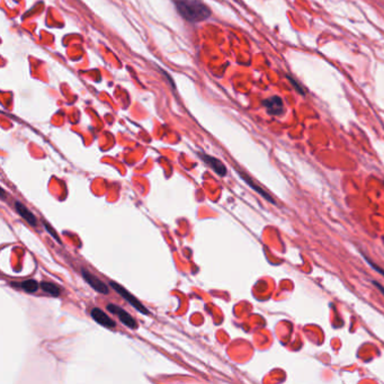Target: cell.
<instances>
[{
  "label": "cell",
  "mask_w": 384,
  "mask_h": 384,
  "mask_svg": "<svg viewBox=\"0 0 384 384\" xmlns=\"http://www.w3.org/2000/svg\"><path fill=\"white\" fill-rule=\"evenodd\" d=\"M199 154L202 158V160H203L206 165H209L210 167L213 169L214 173H216V175H219L220 177H225V176L227 175V167L225 166V164L221 162V160L212 157V155L202 153V152Z\"/></svg>",
  "instance_id": "cell-6"
},
{
  "label": "cell",
  "mask_w": 384,
  "mask_h": 384,
  "mask_svg": "<svg viewBox=\"0 0 384 384\" xmlns=\"http://www.w3.org/2000/svg\"><path fill=\"white\" fill-rule=\"evenodd\" d=\"M43 226L45 227V229L46 230H48V232L50 233V235L52 236V237H53V238H55V240L56 241H58V242H61L60 241V238H59V236L58 235H56V232H55V230H53V229H52V228L48 225V223H46L45 221H43Z\"/></svg>",
  "instance_id": "cell-13"
},
{
  "label": "cell",
  "mask_w": 384,
  "mask_h": 384,
  "mask_svg": "<svg viewBox=\"0 0 384 384\" xmlns=\"http://www.w3.org/2000/svg\"><path fill=\"white\" fill-rule=\"evenodd\" d=\"M15 209H16L17 213L20 216H22L23 219L28 223V225H30L32 227L38 226V221H36L35 215L24 204H22L20 202L16 201V202H15Z\"/></svg>",
  "instance_id": "cell-8"
},
{
  "label": "cell",
  "mask_w": 384,
  "mask_h": 384,
  "mask_svg": "<svg viewBox=\"0 0 384 384\" xmlns=\"http://www.w3.org/2000/svg\"><path fill=\"white\" fill-rule=\"evenodd\" d=\"M372 283H373V284H374V285H375V286H376V287H377L378 290H380V292H381V293H382V294L384 295V287L382 286V285H381L380 283H377V282H374V281H373Z\"/></svg>",
  "instance_id": "cell-15"
},
{
  "label": "cell",
  "mask_w": 384,
  "mask_h": 384,
  "mask_svg": "<svg viewBox=\"0 0 384 384\" xmlns=\"http://www.w3.org/2000/svg\"><path fill=\"white\" fill-rule=\"evenodd\" d=\"M110 285H111V287H112L114 291H115V292H116L117 294H120L121 297H122L124 300L127 301V302H129L130 304H131L134 309L138 310L140 313H142V314H149V310H148L147 308H145L144 305H143L141 302H140V301H139L136 297H133V295H132L131 293H130L126 289H124L121 284H118V283L114 282V281H111V282H110Z\"/></svg>",
  "instance_id": "cell-2"
},
{
  "label": "cell",
  "mask_w": 384,
  "mask_h": 384,
  "mask_svg": "<svg viewBox=\"0 0 384 384\" xmlns=\"http://www.w3.org/2000/svg\"><path fill=\"white\" fill-rule=\"evenodd\" d=\"M81 275L84 277L85 281L90 285V286L94 289L96 292L101 293V294H108V286L104 283L102 279L96 277L94 274H91L89 271H87L86 268L81 269Z\"/></svg>",
  "instance_id": "cell-5"
},
{
  "label": "cell",
  "mask_w": 384,
  "mask_h": 384,
  "mask_svg": "<svg viewBox=\"0 0 384 384\" xmlns=\"http://www.w3.org/2000/svg\"><path fill=\"white\" fill-rule=\"evenodd\" d=\"M239 175H240V177L243 179V180H245L246 181V183L249 185V186H250V187L253 189V190H256L257 191V193L258 194H261L263 197H264V199L265 200H266V201H268V202H271V203L272 204H275V201L272 199V196L271 195H269L268 193H267V191H265L263 188H261V187H259V186L257 185V184H255V183H253V181L251 180V178L250 177H249V176L247 175V174H245V173H241V171H239Z\"/></svg>",
  "instance_id": "cell-9"
},
{
  "label": "cell",
  "mask_w": 384,
  "mask_h": 384,
  "mask_svg": "<svg viewBox=\"0 0 384 384\" xmlns=\"http://www.w3.org/2000/svg\"><path fill=\"white\" fill-rule=\"evenodd\" d=\"M40 286L44 292L49 293L52 297H59L61 293V289L58 286V285L54 283H50V282H41Z\"/></svg>",
  "instance_id": "cell-11"
},
{
  "label": "cell",
  "mask_w": 384,
  "mask_h": 384,
  "mask_svg": "<svg viewBox=\"0 0 384 384\" xmlns=\"http://www.w3.org/2000/svg\"><path fill=\"white\" fill-rule=\"evenodd\" d=\"M289 79H290V81H291V84H292V86L295 88V90H297L298 92H300V94L304 95V89H303V87H301V86L298 84V81L294 79V78L289 77Z\"/></svg>",
  "instance_id": "cell-12"
},
{
  "label": "cell",
  "mask_w": 384,
  "mask_h": 384,
  "mask_svg": "<svg viewBox=\"0 0 384 384\" xmlns=\"http://www.w3.org/2000/svg\"><path fill=\"white\" fill-rule=\"evenodd\" d=\"M13 286L18 287L24 290L25 292L27 293H35L38 291L40 284L35 281V279H26V281L23 282H18V283H12Z\"/></svg>",
  "instance_id": "cell-10"
},
{
  "label": "cell",
  "mask_w": 384,
  "mask_h": 384,
  "mask_svg": "<svg viewBox=\"0 0 384 384\" xmlns=\"http://www.w3.org/2000/svg\"><path fill=\"white\" fill-rule=\"evenodd\" d=\"M263 105L265 108H266L267 113L271 114V115L273 116L283 115L284 102L281 97H278V96L269 97L263 102Z\"/></svg>",
  "instance_id": "cell-4"
},
{
  "label": "cell",
  "mask_w": 384,
  "mask_h": 384,
  "mask_svg": "<svg viewBox=\"0 0 384 384\" xmlns=\"http://www.w3.org/2000/svg\"><path fill=\"white\" fill-rule=\"evenodd\" d=\"M90 315L92 316L97 324H100L103 327H107V328H114L116 326V323L114 321L111 316H108L104 311L100 308H94L90 311Z\"/></svg>",
  "instance_id": "cell-7"
},
{
  "label": "cell",
  "mask_w": 384,
  "mask_h": 384,
  "mask_svg": "<svg viewBox=\"0 0 384 384\" xmlns=\"http://www.w3.org/2000/svg\"><path fill=\"white\" fill-rule=\"evenodd\" d=\"M179 16L189 23L204 22L212 15L211 9L202 0H173Z\"/></svg>",
  "instance_id": "cell-1"
},
{
  "label": "cell",
  "mask_w": 384,
  "mask_h": 384,
  "mask_svg": "<svg viewBox=\"0 0 384 384\" xmlns=\"http://www.w3.org/2000/svg\"><path fill=\"white\" fill-rule=\"evenodd\" d=\"M106 309L108 310V312L117 315L121 323L124 326H126L127 328H130V329H137L138 328V324H137L136 319H134L131 314L127 313L126 311L122 309L121 307H118V305H116V304L110 303V304H107Z\"/></svg>",
  "instance_id": "cell-3"
},
{
  "label": "cell",
  "mask_w": 384,
  "mask_h": 384,
  "mask_svg": "<svg viewBox=\"0 0 384 384\" xmlns=\"http://www.w3.org/2000/svg\"><path fill=\"white\" fill-rule=\"evenodd\" d=\"M364 258H365V261H366V262H367L368 264H370V265H371V266H372V268H373V269H375V271H376L377 273L382 274V275H383V276H384V269H382L381 267H378L376 264H374V263H373V262H371V261H370V259H368V258H367L366 256H364Z\"/></svg>",
  "instance_id": "cell-14"
}]
</instances>
